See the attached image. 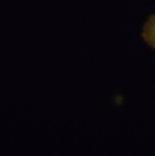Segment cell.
<instances>
[{
    "instance_id": "1",
    "label": "cell",
    "mask_w": 155,
    "mask_h": 156,
    "mask_svg": "<svg viewBox=\"0 0 155 156\" xmlns=\"http://www.w3.org/2000/svg\"><path fill=\"white\" fill-rule=\"evenodd\" d=\"M142 37L148 45L155 48V14L150 16L145 22L142 30Z\"/></svg>"
}]
</instances>
